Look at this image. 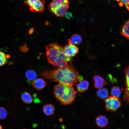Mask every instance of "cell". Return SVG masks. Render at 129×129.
Segmentation results:
<instances>
[{
    "label": "cell",
    "instance_id": "1",
    "mask_svg": "<svg viewBox=\"0 0 129 129\" xmlns=\"http://www.w3.org/2000/svg\"><path fill=\"white\" fill-rule=\"evenodd\" d=\"M42 74L47 79L72 86L77 85L79 77L71 62L56 69L46 70Z\"/></svg>",
    "mask_w": 129,
    "mask_h": 129
},
{
    "label": "cell",
    "instance_id": "2",
    "mask_svg": "<svg viewBox=\"0 0 129 129\" xmlns=\"http://www.w3.org/2000/svg\"><path fill=\"white\" fill-rule=\"evenodd\" d=\"M46 48L47 60L54 66L60 67L71 62L72 58L64 55L63 47L57 43L50 44L47 45Z\"/></svg>",
    "mask_w": 129,
    "mask_h": 129
},
{
    "label": "cell",
    "instance_id": "3",
    "mask_svg": "<svg viewBox=\"0 0 129 129\" xmlns=\"http://www.w3.org/2000/svg\"><path fill=\"white\" fill-rule=\"evenodd\" d=\"M54 89L55 97L61 104L68 105L74 101L76 92L72 86L59 83Z\"/></svg>",
    "mask_w": 129,
    "mask_h": 129
},
{
    "label": "cell",
    "instance_id": "4",
    "mask_svg": "<svg viewBox=\"0 0 129 129\" xmlns=\"http://www.w3.org/2000/svg\"><path fill=\"white\" fill-rule=\"evenodd\" d=\"M68 0H53L48 6L49 11L56 16L63 17L69 8Z\"/></svg>",
    "mask_w": 129,
    "mask_h": 129
},
{
    "label": "cell",
    "instance_id": "5",
    "mask_svg": "<svg viewBox=\"0 0 129 129\" xmlns=\"http://www.w3.org/2000/svg\"><path fill=\"white\" fill-rule=\"evenodd\" d=\"M44 0H27L25 4L29 6L30 10L35 13L42 12L45 9Z\"/></svg>",
    "mask_w": 129,
    "mask_h": 129
},
{
    "label": "cell",
    "instance_id": "6",
    "mask_svg": "<svg viewBox=\"0 0 129 129\" xmlns=\"http://www.w3.org/2000/svg\"><path fill=\"white\" fill-rule=\"evenodd\" d=\"M104 102L106 110L113 112L116 111L120 108L121 105L118 97L112 96L106 99Z\"/></svg>",
    "mask_w": 129,
    "mask_h": 129
},
{
    "label": "cell",
    "instance_id": "7",
    "mask_svg": "<svg viewBox=\"0 0 129 129\" xmlns=\"http://www.w3.org/2000/svg\"><path fill=\"white\" fill-rule=\"evenodd\" d=\"M79 48L76 46L68 43L63 47L64 53L66 56L72 58L79 52Z\"/></svg>",
    "mask_w": 129,
    "mask_h": 129
},
{
    "label": "cell",
    "instance_id": "8",
    "mask_svg": "<svg viewBox=\"0 0 129 129\" xmlns=\"http://www.w3.org/2000/svg\"><path fill=\"white\" fill-rule=\"evenodd\" d=\"M94 86L97 88H102L107 84L105 80L102 77L97 75H95L93 76Z\"/></svg>",
    "mask_w": 129,
    "mask_h": 129
},
{
    "label": "cell",
    "instance_id": "9",
    "mask_svg": "<svg viewBox=\"0 0 129 129\" xmlns=\"http://www.w3.org/2000/svg\"><path fill=\"white\" fill-rule=\"evenodd\" d=\"M108 120L105 116L100 115L97 116L95 119V122L97 125L100 128L106 127L108 123Z\"/></svg>",
    "mask_w": 129,
    "mask_h": 129
},
{
    "label": "cell",
    "instance_id": "10",
    "mask_svg": "<svg viewBox=\"0 0 129 129\" xmlns=\"http://www.w3.org/2000/svg\"><path fill=\"white\" fill-rule=\"evenodd\" d=\"M46 84V83L44 80L40 78L36 79L33 81L32 84L34 87L38 90H41L43 89Z\"/></svg>",
    "mask_w": 129,
    "mask_h": 129
},
{
    "label": "cell",
    "instance_id": "11",
    "mask_svg": "<svg viewBox=\"0 0 129 129\" xmlns=\"http://www.w3.org/2000/svg\"><path fill=\"white\" fill-rule=\"evenodd\" d=\"M78 81H80V82L76 85L77 91L83 93L88 89L89 83L85 80L82 81L79 79Z\"/></svg>",
    "mask_w": 129,
    "mask_h": 129
},
{
    "label": "cell",
    "instance_id": "12",
    "mask_svg": "<svg viewBox=\"0 0 129 129\" xmlns=\"http://www.w3.org/2000/svg\"><path fill=\"white\" fill-rule=\"evenodd\" d=\"M25 75L27 82L29 85L32 84L33 81L36 79L37 76L36 72L32 70H29L27 71Z\"/></svg>",
    "mask_w": 129,
    "mask_h": 129
},
{
    "label": "cell",
    "instance_id": "13",
    "mask_svg": "<svg viewBox=\"0 0 129 129\" xmlns=\"http://www.w3.org/2000/svg\"><path fill=\"white\" fill-rule=\"evenodd\" d=\"M43 109V113L47 116H50L53 115L55 110L54 106L51 104H47L44 105Z\"/></svg>",
    "mask_w": 129,
    "mask_h": 129
},
{
    "label": "cell",
    "instance_id": "14",
    "mask_svg": "<svg viewBox=\"0 0 129 129\" xmlns=\"http://www.w3.org/2000/svg\"><path fill=\"white\" fill-rule=\"evenodd\" d=\"M68 43L75 45H78L81 42L82 39L81 36L79 34H74L68 39Z\"/></svg>",
    "mask_w": 129,
    "mask_h": 129
},
{
    "label": "cell",
    "instance_id": "15",
    "mask_svg": "<svg viewBox=\"0 0 129 129\" xmlns=\"http://www.w3.org/2000/svg\"><path fill=\"white\" fill-rule=\"evenodd\" d=\"M129 19L125 22L124 24L122 26L120 33L121 34L128 39H129Z\"/></svg>",
    "mask_w": 129,
    "mask_h": 129
},
{
    "label": "cell",
    "instance_id": "16",
    "mask_svg": "<svg viewBox=\"0 0 129 129\" xmlns=\"http://www.w3.org/2000/svg\"><path fill=\"white\" fill-rule=\"evenodd\" d=\"M21 97L22 101L25 103L30 104L33 101V98L31 94L25 91L21 95Z\"/></svg>",
    "mask_w": 129,
    "mask_h": 129
},
{
    "label": "cell",
    "instance_id": "17",
    "mask_svg": "<svg viewBox=\"0 0 129 129\" xmlns=\"http://www.w3.org/2000/svg\"><path fill=\"white\" fill-rule=\"evenodd\" d=\"M98 97L102 99H106L108 97L109 94L108 90L104 88L99 89L97 92Z\"/></svg>",
    "mask_w": 129,
    "mask_h": 129
},
{
    "label": "cell",
    "instance_id": "18",
    "mask_svg": "<svg viewBox=\"0 0 129 129\" xmlns=\"http://www.w3.org/2000/svg\"><path fill=\"white\" fill-rule=\"evenodd\" d=\"M121 90L118 86H114L113 87L111 91V94L112 96L118 97L120 95Z\"/></svg>",
    "mask_w": 129,
    "mask_h": 129
},
{
    "label": "cell",
    "instance_id": "19",
    "mask_svg": "<svg viewBox=\"0 0 129 129\" xmlns=\"http://www.w3.org/2000/svg\"><path fill=\"white\" fill-rule=\"evenodd\" d=\"M7 55L3 52L0 51V66L7 64Z\"/></svg>",
    "mask_w": 129,
    "mask_h": 129
},
{
    "label": "cell",
    "instance_id": "20",
    "mask_svg": "<svg viewBox=\"0 0 129 129\" xmlns=\"http://www.w3.org/2000/svg\"><path fill=\"white\" fill-rule=\"evenodd\" d=\"M7 115V112L6 110L4 108L0 107V120L5 119Z\"/></svg>",
    "mask_w": 129,
    "mask_h": 129
},
{
    "label": "cell",
    "instance_id": "21",
    "mask_svg": "<svg viewBox=\"0 0 129 129\" xmlns=\"http://www.w3.org/2000/svg\"><path fill=\"white\" fill-rule=\"evenodd\" d=\"M125 74V84L126 88H129V66H127L124 70Z\"/></svg>",
    "mask_w": 129,
    "mask_h": 129
},
{
    "label": "cell",
    "instance_id": "22",
    "mask_svg": "<svg viewBox=\"0 0 129 129\" xmlns=\"http://www.w3.org/2000/svg\"><path fill=\"white\" fill-rule=\"evenodd\" d=\"M118 2H119V4L120 7L124 5L128 11L129 10V0H116Z\"/></svg>",
    "mask_w": 129,
    "mask_h": 129
},
{
    "label": "cell",
    "instance_id": "23",
    "mask_svg": "<svg viewBox=\"0 0 129 129\" xmlns=\"http://www.w3.org/2000/svg\"><path fill=\"white\" fill-rule=\"evenodd\" d=\"M20 51L24 53H27L29 50V48L26 44H24L20 47Z\"/></svg>",
    "mask_w": 129,
    "mask_h": 129
},
{
    "label": "cell",
    "instance_id": "24",
    "mask_svg": "<svg viewBox=\"0 0 129 129\" xmlns=\"http://www.w3.org/2000/svg\"><path fill=\"white\" fill-rule=\"evenodd\" d=\"M64 16L67 18L69 19H70L72 17V13L69 11L67 12L65 14Z\"/></svg>",
    "mask_w": 129,
    "mask_h": 129
},
{
    "label": "cell",
    "instance_id": "25",
    "mask_svg": "<svg viewBox=\"0 0 129 129\" xmlns=\"http://www.w3.org/2000/svg\"><path fill=\"white\" fill-rule=\"evenodd\" d=\"M34 31V28H32L30 29L29 31V34L30 35Z\"/></svg>",
    "mask_w": 129,
    "mask_h": 129
},
{
    "label": "cell",
    "instance_id": "26",
    "mask_svg": "<svg viewBox=\"0 0 129 129\" xmlns=\"http://www.w3.org/2000/svg\"><path fill=\"white\" fill-rule=\"evenodd\" d=\"M0 129H3L1 125L0 124Z\"/></svg>",
    "mask_w": 129,
    "mask_h": 129
},
{
    "label": "cell",
    "instance_id": "27",
    "mask_svg": "<svg viewBox=\"0 0 129 129\" xmlns=\"http://www.w3.org/2000/svg\"></svg>",
    "mask_w": 129,
    "mask_h": 129
}]
</instances>
